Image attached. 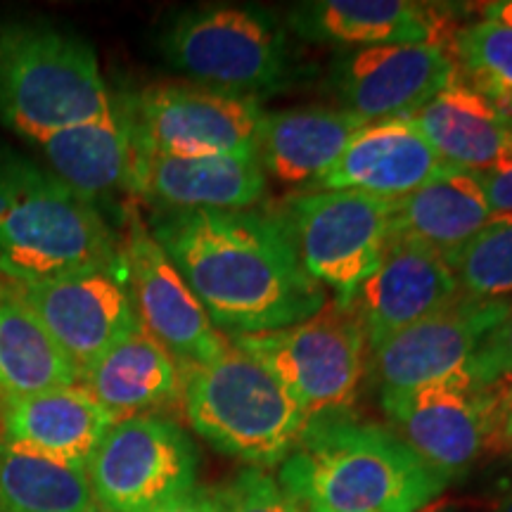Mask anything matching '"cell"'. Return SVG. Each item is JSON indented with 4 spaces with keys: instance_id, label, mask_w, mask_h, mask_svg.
Masks as SVG:
<instances>
[{
    "instance_id": "cell-23",
    "label": "cell",
    "mask_w": 512,
    "mask_h": 512,
    "mask_svg": "<svg viewBox=\"0 0 512 512\" xmlns=\"http://www.w3.org/2000/svg\"><path fill=\"white\" fill-rule=\"evenodd\" d=\"M406 119L448 166L465 171L494 169L512 147V119L458 79Z\"/></svg>"
},
{
    "instance_id": "cell-16",
    "label": "cell",
    "mask_w": 512,
    "mask_h": 512,
    "mask_svg": "<svg viewBox=\"0 0 512 512\" xmlns=\"http://www.w3.org/2000/svg\"><path fill=\"white\" fill-rule=\"evenodd\" d=\"M460 297L463 290L444 256L418 242L389 238L375 271L358 285L347 309L375 349Z\"/></svg>"
},
{
    "instance_id": "cell-33",
    "label": "cell",
    "mask_w": 512,
    "mask_h": 512,
    "mask_svg": "<svg viewBox=\"0 0 512 512\" xmlns=\"http://www.w3.org/2000/svg\"><path fill=\"white\" fill-rule=\"evenodd\" d=\"M152 512H226L223 489H197L195 486L188 494L178 496Z\"/></svg>"
},
{
    "instance_id": "cell-36",
    "label": "cell",
    "mask_w": 512,
    "mask_h": 512,
    "mask_svg": "<svg viewBox=\"0 0 512 512\" xmlns=\"http://www.w3.org/2000/svg\"><path fill=\"white\" fill-rule=\"evenodd\" d=\"M420 512H458V510H453V508H441V505H427V508L420 510Z\"/></svg>"
},
{
    "instance_id": "cell-11",
    "label": "cell",
    "mask_w": 512,
    "mask_h": 512,
    "mask_svg": "<svg viewBox=\"0 0 512 512\" xmlns=\"http://www.w3.org/2000/svg\"><path fill=\"white\" fill-rule=\"evenodd\" d=\"M510 309V299L463 294L434 316L384 339L373 349V370L382 394L413 392L432 384L472 387V356Z\"/></svg>"
},
{
    "instance_id": "cell-8",
    "label": "cell",
    "mask_w": 512,
    "mask_h": 512,
    "mask_svg": "<svg viewBox=\"0 0 512 512\" xmlns=\"http://www.w3.org/2000/svg\"><path fill=\"white\" fill-rule=\"evenodd\" d=\"M121 112L138 155L259 157L266 114L254 98L197 86H152Z\"/></svg>"
},
{
    "instance_id": "cell-19",
    "label": "cell",
    "mask_w": 512,
    "mask_h": 512,
    "mask_svg": "<svg viewBox=\"0 0 512 512\" xmlns=\"http://www.w3.org/2000/svg\"><path fill=\"white\" fill-rule=\"evenodd\" d=\"M297 34L337 46H444L446 17L437 5L411 0H316L292 12Z\"/></svg>"
},
{
    "instance_id": "cell-2",
    "label": "cell",
    "mask_w": 512,
    "mask_h": 512,
    "mask_svg": "<svg viewBox=\"0 0 512 512\" xmlns=\"http://www.w3.org/2000/svg\"><path fill=\"white\" fill-rule=\"evenodd\" d=\"M278 484L306 512H420L448 479L396 432L342 413L306 422Z\"/></svg>"
},
{
    "instance_id": "cell-5",
    "label": "cell",
    "mask_w": 512,
    "mask_h": 512,
    "mask_svg": "<svg viewBox=\"0 0 512 512\" xmlns=\"http://www.w3.org/2000/svg\"><path fill=\"white\" fill-rule=\"evenodd\" d=\"M188 368L181 392L192 430L256 470L283 465L306 427L304 411L283 382L238 344Z\"/></svg>"
},
{
    "instance_id": "cell-29",
    "label": "cell",
    "mask_w": 512,
    "mask_h": 512,
    "mask_svg": "<svg viewBox=\"0 0 512 512\" xmlns=\"http://www.w3.org/2000/svg\"><path fill=\"white\" fill-rule=\"evenodd\" d=\"M446 261L467 297L508 299L512 294V214L494 216Z\"/></svg>"
},
{
    "instance_id": "cell-4",
    "label": "cell",
    "mask_w": 512,
    "mask_h": 512,
    "mask_svg": "<svg viewBox=\"0 0 512 512\" xmlns=\"http://www.w3.org/2000/svg\"><path fill=\"white\" fill-rule=\"evenodd\" d=\"M114 112L98 55L83 38L41 22H0V121L38 140Z\"/></svg>"
},
{
    "instance_id": "cell-37",
    "label": "cell",
    "mask_w": 512,
    "mask_h": 512,
    "mask_svg": "<svg viewBox=\"0 0 512 512\" xmlns=\"http://www.w3.org/2000/svg\"><path fill=\"white\" fill-rule=\"evenodd\" d=\"M498 512H512V494L501 503V508H498Z\"/></svg>"
},
{
    "instance_id": "cell-14",
    "label": "cell",
    "mask_w": 512,
    "mask_h": 512,
    "mask_svg": "<svg viewBox=\"0 0 512 512\" xmlns=\"http://www.w3.org/2000/svg\"><path fill=\"white\" fill-rule=\"evenodd\" d=\"M121 261L140 325L171 356L185 366H202L228 347L181 273L136 214L128 219Z\"/></svg>"
},
{
    "instance_id": "cell-38",
    "label": "cell",
    "mask_w": 512,
    "mask_h": 512,
    "mask_svg": "<svg viewBox=\"0 0 512 512\" xmlns=\"http://www.w3.org/2000/svg\"><path fill=\"white\" fill-rule=\"evenodd\" d=\"M88 512H110V510H105V508H102V505H98V503H95V505H93V508H91V510H88Z\"/></svg>"
},
{
    "instance_id": "cell-6",
    "label": "cell",
    "mask_w": 512,
    "mask_h": 512,
    "mask_svg": "<svg viewBox=\"0 0 512 512\" xmlns=\"http://www.w3.org/2000/svg\"><path fill=\"white\" fill-rule=\"evenodd\" d=\"M162 53L176 72L240 98L273 91L290 67L283 27L259 8L183 12L166 29Z\"/></svg>"
},
{
    "instance_id": "cell-1",
    "label": "cell",
    "mask_w": 512,
    "mask_h": 512,
    "mask_svg": "<svg viewBox=\"0 0 512 512\" xmlns=\"http://www.w3.org/2000/svg\"><path fill=\"white\" fill-rule=\"evenodd\" d=\"M214 328L261 335L328 306L278 216L249 209H162L150 228Z\"/></svg>"
},
{
    "instance_id": "cell-15",
    "label": "cell",
    "mask_w": 512,
    "mask_h": 512,
    "mask_svg": "<svg viewBox=\"0 0 512 512\" xmlns=\"http://www.w3.org/2000/svg\"><path fill=\"white\" fill-rule=\"evenodd\" d=\"M458 79L451 50L434 43L356 48L335 64V91L363 124L406 117Z\"/></svg>"
},
{
    "instance_id": "cell-26",
    "label": "cell",
    "mask_w": 512,
    "mask_h": 512,
    "mask_svg": "<svg viewBox=\"0 0 512 512\" xmlns=\"http://www.w3.org/2000/svg\"><path fill=\"white\" fill-rule=\"evenodd\" d=\"M79 384V373L15 287L0 283V394L27 396Z\"/></svg>"
},
{
    "instance_id": "cell-35",
    "label": "cell",
    "mask_w": 512,
    "mask_h": 512,
    "mask_svg": "<svg viewBox=\"0 0 512 512\" xmlns=\"http://www.w3.org/2000/svg\"><path fill=\"white\" fill-rule=\"evenodd\" d=\"M482 15H484V22L512 29V0H496V3H486V5H482Z\"/></svg>"
},
{
    "instance_id": "cell-22",
    "label": "cell",
    "mask_w": 512,
    "mask_h": 512,
    "mask_svg": "<svg viewBox=\"0 0 512 512\" xmlns=\"http://www.w3.org/2000/svg\"><path fill=\"white\" fill-rule=\"evenodd\" d=\"M494 216L477 171L448 166L422 188L392 200L389 238L418 242L448 259Z\"/></svg>"
},
{
    "instance_id": "cell-28",
    "label": "cell",
    "mask_w": 512,
    "mask_h": 512,
    "mask_svg": "<svg viewBox=\"0 0 512 512\" xmlns=\"http://www.w3.org/2000/svg\"><path fill=\"white\" fill-rule=\"evenodd\" d=\"M453 60L470 86L512 119V29L477 22L453 34Z\"/></svg>"
},
{
    "instance_id": "cell-13",
    "label": "cell",
    "mask_w": 512,
    "mask_h": 512,
    "mask_svg": "<svg viewBox=\"0 0 512 512\" xmlns=\"http://www.w3.org/2000/svg\"><path fill=\"white\" fill-rule=\"evenodd\" d=\"M396 434L448 482L465 475L489 446L498 444L494 389L432 387L382 394Z\"/></svg>"
},
{
    "instance_id": "cell-21",
    "label": "cell",
    "mask_w": 512,
    "mask_h": 512,
    "mask_svg": "<svg viewBox=\"0 0 512 512\" xmlns=\"http://www.w3.org/2000/svg\"><path fill=\"white\" fill-rule=\"evenodd\" d=\"M31 143L46 155L57 181L95 209L119 190L133 192L136 147L124 112L117 110V105L107 119L62 128Z\"/></svg>"
},
{
    "instance_id": "cell-31",
    "label": "cell",
    "mask_w": 512,
    "mask_h": 512,
    "mask_svg": "<svg viewBox=\"0 0 512 512\" xmlns=\"http://www.w3.org/2000/svg\"><path fill=\"white\" fill-rule=\"evenodd\" d=\"M512 377V309L479 344L470 361V382L475 389L494 387Z\"/></svg>"
},
{
    "instance_id": "cell-20",
    "label": "cell",
    "mask_w": 512,
    "mask_h": 512,
    "mask_svg": "<svg viewBox=\"0 0 512 512\" xmlns=\"http://www.w3.org/2000/svg\"><path fill=\"white\" fill-rule=\"evenodd\" d=\"M264 190L266 171L259 157L174 159L136 152L133 192L166 209H247Z\"/></svg>"
},
{
    "instance_id": "cell-24",
    "label": "cell",
    "mask_w": 512,
    "mask_h": 512,
    "mask_svg": "<svg viewBox=\"0 0 512 512\" xmlns=\"http://www.w3.org/2000/svg\"><path fill=\"white\" fill-rule=\"evenodd\" d=\"M79 384L119 422L176 401L183 375L176 358L140 328L83 370Z\"/></svg>"
},
{
    "instance_id": "cell-34",
    "label": "cell",
    "mask_w": 512,
    "mask_h": 512,
    "mask_svg": "<svg viewBox=\"0 0 512 512\" xmlns=\"http://www.w3.org/2000/svg\"><path fill=\"white\" fill-rule=\"evenodd\" d=\"M498 384H505L503 389H494L496 399V418H498V444L512 448V377Z\"/></svg>"
},
{
    "instance_id": "cell-18",
    "label": "cell",
    "mask_w": 512,
    "mask_h": 512,
    "mask_svg": "<svg viewBox=\"0 0 512 512\" xmlns=\"http://www.w3.org/2000/svg\"><path fill=\"white\" fill-rule=\"evenodd\" d=\"M114 422L81 384L5 396L0 408L3 441L76 467H88Z\"/></svg>"
},
{
    "instance_id": "cell-32",
    "label": "cell",
    "mask_w": 512,
    "mask_h": 512,
    "mask_svg": "<svg viewBox=\"0 0 512 512\" xmlns=\"http://www.w3.org/2000/svg\"><path fill=\"white\" fill-rule=\"evenodd\" d=\"M479 183H482L486 200L496 216L512 214V147L498 159L494 169L482 171Z\"/></svg>"
},
{
    "instance_id": "cell-9",
    "label": "cell",
    "mask_w": 512,
    "mask_h": 512,
    "mask_svg": "<svg viewBox=\"0 0 512 512\" xmlns=\"http://www.w3.org/2000/svg\"><path fill=\"white\" fill-rule=\"evenodd\" d=\"M283 221L304 271L347 306L387 245L392 200L361 190L306 192L292 197Z\"/></svg>"
},
{
    "instance_id": "cell-30",
    "label": "cell",
    "mask_w": 512,
    "mask_h": 512,
    "mask_svg": "<svg viewBox=\"0 0 512 512\" xmlns=\"http://www.w3.org/2000/svg\"><path fill=\"white\" fill-rule=\"evenodd\" d=\"M226 512H306L268 472L247 467L223 489Z\"/></svg>"
},
{
    "instance_id": "cell-12",
    "label": "cell",
    "mask_w": 512,
    "mask_h": 512,
    "mask_svg": "<svg viewBox=\"0 0 512 512\" xmlns=\"http://www.w3.org/2000/svg\"><path fill=\"white\" fill-rule=\"evenodd\" d=\"M10 285L74 363L79 377L114 344L143 328L128 292L124 268Z\"/></svg>"
},
{
    "instance_id": "cell-17",
    "label": "cell",
    "mask_w": 512,
    "mask_h": 512,
    "mask_svg": "<svg viewBox=\"0 0 512 512\" xmlns=\"http://www.w3.org/2000/svg\"><path fill=\"white\" fill-rule=\"evenodd\" d=\"M422 133L406 117L373 121L351 136L337 162L311 183L316 190H361L399 200L446 171Z\"/></svg>"
},
{
    "instance_id": "cell-10",
    "label": "cell",
    "mask_w": 512,
    "mask_h": 512,
    "mask_svg": "<svg viewBox=\"0 0 512 512\" xmlns=\"http://www.w3.org/2000/svg\"><path fill=\"white\" fill-rule=\"evenodd\" d=\"M197 448L176 422L136 415L114 422L86 472L95 503L110 512H152L195 489Z\"/></svg>"
},
{
    "instance_id": "cell-25",
    "label": "cell",
    "mask_w": 512,
    "mask_h": 512,
    "mask_svg": "<svg viewBox=\"0 0 512 512\" xmlns=\"http://www.w3.org/2000/svg\"><path fill=\"white\" fill-rule=\"evenodd\" d=\"M347 110H283L264 117L259 162L275 181L306 185L320 178L342 155L351 136L363 128Z\"/></svg>"
},
{
    "instance_id": "cell-27",
    "label": "cell",
    "mask_w": 512,
    "mask_h": 512,
    "mask_svg": "<svg viewBox=\"0 0 512 512\" xmlns=\"http://www.w3.org/2000/svg\"><path fill=\"white\" fill-rule=\"evenodd\" d=\"M93 505L86 467L0 441V512H88Z\"/></svg>"
},
{
    "instance_id": "cell-3",
    "label": "cell",
    "mask_w": 512,
    "mask_h": 512,
    "mask_svg": "<svg viewBox=\"0 0 512 512\" xmlns=\"http://www.w3.org/2000/svg\"><path fill=\"white\" fill-rule=\"evenodd\" d=\"M124 268L121 247L93 204L62 181L0 147V275L31 285Z\"/></svg>"
},
{
    "instance_id": "cell-7",
    "label": "cell",
    "mask_w": 512,
    "mask_h": 512,
    "mask_svg": "<svg viewBox=\"0 0 512 512\" xmlns=\"http://www.w3.org/2000/svg\"><path fill=\"white\" fill-rule=\"evenodd\" d=\"M233 344L259 358L283 382L306 422L347 413L366 375V332L354 313L339 304L290 328L240 335Z\"/></svg>"
}]
</instances>
